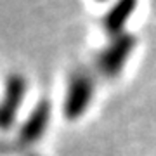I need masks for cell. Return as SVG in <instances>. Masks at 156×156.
<instances>
[{"label":"cell","mask_w":156,"mask_h":156,"mask_svg":"<svg viewBox=\"0 0 156 156\" xmlns=\"http://www.w3.org/2000/svg\"><path fill=\"white\" fill-rule=\"evenodd\" d=\"M97 2H106V0H97Z\"/></svg>","instance_id":"8992f818"},{"label":"cell","mask_w":156,"mask_h":156,"mask_svg":"<svg viewBox=\"0 0 156 156\" xmlns=\"http://www.w3.org/2000/svg\"><path fill=\"white\" fill-rule=\"evenodd\" d=\"M135 45H137V38L134 35L127 33V31L118 35V37H113L109 40V44L106 47H102L95 56L94 59L95 73L101 75L102 78H108V80L116 78L123 71L125 64L128 62Z\"/></svg>","instance_id":"7a4b0ae2"},{"label":"cell","mask_w":156,"mask_h":156,"mask_svg":"<svg viewBox=\"0 0 156 156\" xmlns=\"http://www.w3.org/2000/svg\"><path fill=\"white\" fill-rule=\"evenodd\" d=\"M28 90V82L26 78L19 73H12L5 80L4 94L0 99V130L5 132L14 125L16 116Z\"/></svg>","instance_id":"3957f363"},{"label":"cell","mask_w":156,"mask_h":156,"mask_svg":"<svg viewBox=\"0 0 156 156\" xmlns=\"http://www.w3.org/2000/svg\"><path fill=\"white\" fill-rule=\"evenodd\" d=\"M28 156H37V154H28Z\"/></svg>","instance_id":"52a82bcc"},{"label":"cell","mask_w":156,"mask_h":156,"mask_svg":"<svg viewBox=\"0 0 156 156\" xmlns=\"http://www.w3.org/2000/svg\"><path fill=\"white\" fill-rule=\"evenodd\" d=\"M95 94V76L89 69L78 68L69 75L62 99V115L69 122L82 118L90 108Z\"/></svg>","instance_id":"6da1fadb"},{"label":"cell","mask_w":156,"mask_h":156,"mask_svg":"<svg viewBox=\"0 0 156 156\" xmlns=\"http://www.w3.org/2000/svg\"><path fill=\"white\" fill-rule=\"evenodd\" d=\"M139 0H116L102 17V28L109 37L125 33V24L134 16Z\"/></svg>","instance_id":"5b68a950"},{"label":"cell","mask_w":156,"mask_h":156,"mask_svg":"<svg viewBox=\"0 0 156 156\" xmlns=\"http://www.w3.org/2000/svg\"><path fill=\"white\" fill-rule=\"evenodd\" d=\"M50 113H52V108H50V102L47 99H42L40 102H37V106L28 115L26 122L21 125L12 146L17 147L19 151H24L31 147L33 144H37L49 128Z\"/></svg>","instance_id":"277c9868"}]
</instances>
